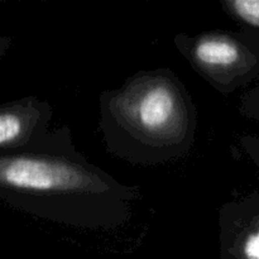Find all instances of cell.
<instances>
[{"instance_id":"6da1fadb","label":"cell","mask_w":259,"mask_h":259,"mask_svg":"<svg viewBox=\"0 0 259 259\" xmlns=\"http://www.w3.org/2000/svg\"><path fill=\"white\" fill-rule=\"evenodd\" d=\"M0 197L46 222L109 232L129 223L142 191L86 159L63 125L30 148L2 153Z\"/></svg>"},{"instance_id":"7a4b0ae2","label":"cell","mask_w":259,"mask_h":259,"mask_svg":"<svg viewBox=\"0 0 259 259\" xmlns=\"http://www.w3.org/2000/svg\"><path fill=\"white\" fill-rule=\"evenodd\" d=\"M99 126L110 154L137 166H158L190 154L197 111L169 68L141 71L99 98Z\"/></svg>"},{"instance_id":"3957f363","label":"cell","mask_w":259,"mask_h":259,"mask_svg":"<svg viewBox=\"0 0 259 259\" xmlns=\"http://www.w3.org/2000/svg\"><path fill=\"white\" fill-rule=\"evenodd\" d=\"M180 55L218 93L233 94L259 76V30H205L174 38Z\"/></svg>"},{"instance_id":"277c9868","label":"cell","mask_w":259,"mask_h":259,"mask_svg":"<svg viewBox=\"0 0 259 259\" xmlns=\"http://www.w3.org/2000/svg\"><path fill=\"white\" fill-rule=\"evenodd\" d=\"M53 109L48 101L25 96L0 106V151H24L50 133Z\"/></svg>"},{"instance_id":"5b68a950","label":"cell","mask_w":259,"mask_h":259,"mask_svg":"<svg viewBox=\"0 0 259 259\" xmlns=\"http://www.w3.org/2000/svg\"><path fill=\"white\" fill-rule=\"evenodd\" d=\"M222 259H259V200L228 201L219 212Z\"/></svg>"},{"instance_id":"8992f818","label":"cell","mask_w":259,"mask_h":259,"mask_svg":"<svg viewBox=\"0 0 259 259\" xmlns=\"http://www.w3.org/2000/svg\"><path fill=\"white\" fill-rule=\"evenodd\" d=\"M220 5L232 19L259 30V0H222Z\"/></svg>"},{"instance_id":"52a82bcc","label":"cell","mask_w":259,"mask_h":259,"mask_svg":"<svg viewBox=\"0 0 259 259\" xmlns=\"http://www.w3.org/2000/svg\"><path fill=\"white\" fill-rule=\"evenodd\" d=\"M240 146L252 161L259 167V139L255 137L245 136L240 139Z\"/></svg>"}]
</instances>
